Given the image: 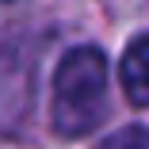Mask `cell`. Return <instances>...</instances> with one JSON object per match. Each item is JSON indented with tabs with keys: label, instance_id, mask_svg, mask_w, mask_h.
Wrapping results in <instances>:
<instances>
[{
	"label": "cell",
	"instance_id": "obj_1",
	"mask_svg": "<svg viewBox=\"0 0 149 149\" xmlns=\"http://www.w3.org/2000/svg\"><path fill=\"white\" fill-rule=\"evenodd\" d=\"M107 115V57L100 46H77L54 73L50 118L61 138H84Z\"/></svg>",
	"mask_w": 149,
	"mask_h": 149
},
{
	"label": "cell",
	"instance_id": "obj_2",
	"mask_svg": "<svg viewBox=\"0 0 149 149\" xmlns=\"http://www.w3.org/2000/svg\"><path fill=\"white\" fill-rule=\"evenodd\" d=\"M118 80L134 107H149V35L134 38L118 61Z\"/></svg>",
	"mask_w": 149,
	"mask_h": 149
},
{
	"label": "cell",
	"instance_id": "obj_3",
	"mask_svg": "<svg viewBox=\"0 0 149 149\" xmlns=\"http://www.w3.org/2000/svg\"><path fill=\"white\" fill-rule=\"evenodd\" d=\"M100 149H149V126H123L100 141Z\"/></svg>",
	"mask_w": 149,
	"mask_h": 149
}]
</instances>
